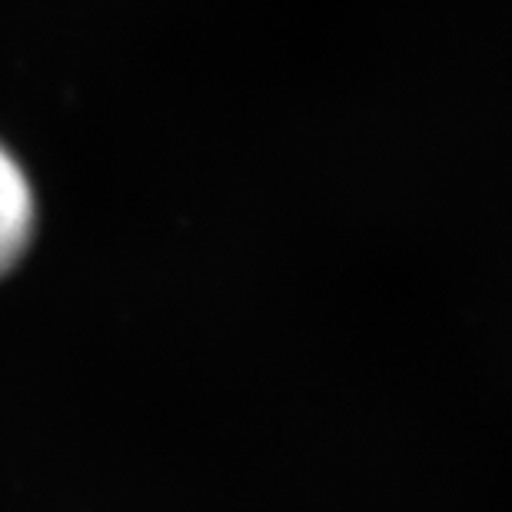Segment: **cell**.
Instances as JSON below:
<instances>
[{
	"label": "cell",
	"instance_id": "1",
	"mask_svg": "<svg viewBox=\"0 0 512 512\" xmlns=\"http://www.w3.org/2000/svg\"><path fill=\"white\" fill-rule=\"evenodd\" d=\"M34 233V193L17 160L0 147V273L24 256Z\"/></svg>",
	"mask_w": 512,
	"mask_h": 512
}]
</instances>
